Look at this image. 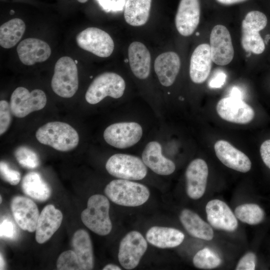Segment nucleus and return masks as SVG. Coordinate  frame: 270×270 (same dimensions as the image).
<instances>
[{
    "mask_svg": "<svg viewBox=\"0 0 270 270\" xmlns=\"http://www.w3.org/2000/svg\"><path fill=\"white\" fill-rule=\"evenodd\" d=\"M36 136L40 143L61 152L74 149L79 142L76 130L69 124L60 122L44 124L37 130Z\"/></svg>",
    "mask_w": 270,
    "mask_h": 270,
    "instance_id": "1",
    "label": "nucleus"
},
{
    "mask_svg": "<svg viewBox=\"0 0 270 270\" xmlns=\"http://www.w3.org/2000/svg\"><path fill=\"white\" fill-rule=\"evenodd\" d=\"M104 193L116 204L132 207L143 204L150 194L146 186L124 179L111 181L106 186Z\"/></svg>",
    "mask_w": 270,
    "mask_h": 270,
    "instance_id": "2",
    "label": "nucleus"
},
{
    "mask_svg": "<svg viewBox=\"0 0 270 270\" xmlns=\"http://www.w3.org/2000/svg\"><path fill=\"white\" fill-rule=\"evenodd\" d=\"M109 210L110 202L105 196L93 195L88 200L87 208L82 212V221L97 234L108 235L112 229Z\"/></svg>",
    "mask_w": 270,
    "mask_h": 270,
    "instance_id": "3",
    "label": "nucleus"
},
{
    "mask_svg": "<svg viewBox=\"0 0 270 270\" xmlns=\"http://www.w3.org/2000/svg\"><path fill=\"white\" fill-rule=\"evenodd\" d=\"M52 90L58 96L70 98L78 88V71L74 60L69 56H62L56 62L51 81Z\"/></svg>",
    "mask_w": 270,
    "mask_h": 270,
    "instance_id": "4",
    "label": "nucleus"
},
{
    "mask_svg": "<svg viewBox=\"0 0 270 270\" xmlns=\"http://www.w3.org/2000/svg\"><path fill=\"white\" fill-rule=\"evenodd\" d=\"M125 88V81L120 76L113 72H106L93 80L87 90L85 98L88 103L94 104L108 96L120 98Z\"/></svg>",
    "mask_w": 270,
    "mask_h": 270,
    "instance_id": "5",
    "label": "nucleus"
},
{
    "mask_svg": "<svg viewBox=\"0 0 270 270\" xmlns=\"http://www.w3.org/2000/svg\"><path fill=\"white\" fill-rule=\"evenodd\" d=\"M106 168L112 176L127 180H140L147 174V168L142 160L127 154L112 155L107 160Z\"/></svg>",
    "mask_w": 270,
    "mask_h": 270,
    "instance_id": "6",
    "label": "nucleus"
},
{
    "mask_svg": "<svg viewBox=\"0 0 270 270\" xmlns=\"http://www.w3.org/2000/svg\"><path fill=\"white\" fill-rule=\"evenodd\" d=\"M45 93L36 89L30 92L24 87H18L12 92L10 100L12 114L22 118L30 113L42 109L46 104Z\"/></svg>",
    "mask_w": 270,
    "mask_h": 270,
    "instance_id": "7",
    "label": "nucleus"
},
{
    "mask_svg": "<svg viewBox=\"0 0 270 270\" xmlns=\"http://www.w3.org/2000/svg\"><path fill=\"white\" fill-rule=\"evenodd\" d=\"M76 43L81 48L101 58H107L112 53L114 44L110 34L95 27H90L78 34Z\"/></svg>",
    "mask_w": 270,
    "mask_h": 270,
    "instance_id": "8",
    "label": "nucleus"
},
{
    "mask_svg": "<svg viewBox=\"0 0 270 270\" xmlns=\"http://www.w3.org/2000/svg\"><path fill=\"white\" fill-rule=\"evenodd\" d=\"M142 136V129L136 122H122L110 124L104 132V138L110 145L126 148L136 144Z\"/></svg>",
    "mask_w": 270,
    "mask_h": 270,
    "instance_id": "9",
    "label": "nucleus"
},
{
    "mask_svg": "<svg viewBox=\"0 0 270 270\" xmlns=\"http://www.w3.org/2000/svg\"><path fill=\"white\" fill-rule=\"evenodd\" d=\"M146 240L138 232L133 230L128 233L121 240L118 252V259L121 266L126 270L134 268L146 252Z\"/></svg>",
    "mask_w": 270,
    "mask_h": 270,
    "instance_id": "10",
    "label": "nucleus"
},
{
    "mask_svg": "<svg viewBox=\"0 0 270 270\" xmlns=\"http://www.w3.org/2000/svg\"><path fill=\"white\" fill-rule=\"evenodd\" d=\"M210 41L212 62L222 66L230 64L234 56V49L228 29L223 25L215 26L211 31Z\"/></svg>",
    "mask_w": 270,
    "mask_h": 270,
    "instance_id": "11",
    "label": "nucleus"
},
{
    "mask_svg": "<svg viewBox=\"0 0 270 270\" xmlns=\"http://www.w3.org/2000/svg\"><path fill=\"white\" fill-rule=\"evenodd\" d=\"M216 110L224 120L238 124H248L254 116V112L250 106L242 100L230 96L220 100Z\"/></svg>",
    "mask_w": 270,
    "mask_h": 270,
    "instance_id": "12",
    "label": "nucleus"
},
{
    "mask_svg": "<svg viewBox=\"0 0 270 270\" xmlns=\"http://www.w3.org/2000/svg\"><path fill=\"white\" fill-rule=\"evenodd\" d=\"M10 207L19 227L28 232H35L40 216L36 204L28 198L16 196L12 198Z\"/></svg>",
    "mask_w": 270,
    "mask_h": 270,
    "instance_id": "13",
    "label": "nucleus"
},
{
    "mask_svg": "<svg viewBox=\"0 0 270 270\" xmlns=\"http://www.w3.org/2000/svg\"><path fill=\"white\" fill-rule=\"evenodd\" d=\"M200 14L199 0H180L175 17L179 34L184 36L192 35L199 24Z\"/></svg>",
    "mask_w": 270,
    "mask_h": 270,
    "instance_id": "14",
    "label": "nucleus"
},
{
    "mask_svg": "<svg viewBox=\"0 0 270 270\" xmlns=\"http://www.w3.org/2000/svg\"><path fill=\"white\" fill-rule=\"evenodd\" d=\"M208 174V166L204 160L196 158L190 163L186 171V192L190 198L198 200L204 195Z\"/></svg>",
    "mask_w": 270,
    "mask_h": 270,
    "instance_id": "15",
    "label": "nucleus"
},
{
    "mask_svg": "<svg viewBox=\"0 0 270 270\" xmlns=\"http://www.w3.org/2000/svg\"><path fill=\"white\" fill-rule=\"evenodd\" d=\"M207 220L214 228L228 232L235 230L238 222L235 214L223 201L214 199L206 205Z\"/></svg>",
    "mask_w": 270,
    "mask_h": 270,
    "instance_id": "16",
    "label": "nucleus"
},
{
    "mask_svg": "<svg viewBox=\"0 0 270 270\" xmlns=\"http://www.w3.org/2000/svg\"><path fill=\"white\" fill-rule=\"evenodd\" d=\"M214 148L216 156L226 166L244 173L250 170L252 163L248 156L228 142L218 140Z\"/></svg>",
    "mask_w": 270,
    "mask_h": 270,
    "instance_id": "17",
    "label": "nucleus"
},
{
    "mask_svg": "<svg viewBox=\"0 0 270 270\" xmlns=\"http://www.w3.org/2000/svg\"><path fill=\"white\" fill-rule=\"evenodd\" d=\"M62 218V212L54 205L44 206L40 214L35 230L36 242L42 244L50 240L60 226Z\"/></svg>",
    "mask_w": 270,
    "mask_h": 270,
    "instance_id": "18",
    "label": "nucleus"
},
{
    "mask_svg": "<svg viewBox=\"0 0 270 270\" xmlns=\"http://www.w3.org/2000/svg\"><path fill=\"white\" fill-rule=\"evenodd\" d=\"M16 51L21 62L26 66L44 62L51 54L49 45L36 38H28L22 40L18 44Z\"/></svg>",
    "mask_w": 270,
    "mask_h": 270,
    "instance_id": "19",
    "label": "nucleus"
},
{
    "mask_svg": "<svg viewBox=\"0 0 270 270\" xmlns=\"http://www.w3.org/2000/svg\"><path fill=\"white\" fill-rule=\"evenodd\" d=\"M212 62L208 44H202L195 48L190 65V76L194 83L202 84L206 81L210 74Z\"/></svg>",
    "mask_w": 270,
    "mask_h": 270,
    "instance_id": "20",
    "label": "nucleus"
},
{
    "mask_svg": "<svg viewBox=\"0 0 270 270\" xmlns=\"http://www.w3.org/2000/svg\"><path fill=\"white\" fill-rule=\"evenodd\" d=\"M180 68V60L174 52H166L158 55L154 63V69L160 83L170 86L174 82Z\"/></svg>",
    "mask_w": 270,
    "mask_h": 270,
    "instance_id": "21",
    "label": "nucleus"
},
{
    "mask_svg": "<svg viewBox=\"0 0 270 270\" xmlns=\"http://www.w3.org/2000/svg\"><path fill=\"white\" fill-rule=\"evenodd\" d=\"M142 160L146 166L160 175H170L176 169L174 162L162 154L161 145L156 141L146 145L142 153Z\"/></svg>",
    "mask_w": 270,
    "mask_h": 270,
    "instance_id": "22",
    "label": "nucleus"
},
{
    "mask_svg": "<svg viewBox=\"0 0 270 270\" xmlns=\"http://www.w3.org/2000/svg\"><path fill=\"white\" fill-rule=\"evenodd\" d=\"M128 59L134 74L140 80L150 75L151 56L146 46L140 42H133L128 48Z\"/></svg>",
    "mask_w": 270,
    "mask_h": 270,
    "instance_id": "23",
    "label": "nucleus"
},
{
    "mask_svg": "<svg viewBox=\"0 0 270 270\" xmlns=\"http://www.w3.org/2000/svg\"><path fill=\"white\" fill-rule=\"evenodd\" d=\"M146 236L150 244L160 248L176 247L184 238V234L176 228L158 226L150 228Z\"/></svg>",
    "mask_w": 270,
    "mask_h": 270,
    "instance_id": "24",
    "label": "nucleus"
},
{
    "mask_svg": "<svg viewBox=\"0 0 270 270\" xmlns=\"http://www.w3.org/2000/svg\"><path fill=\"white\" fill-rule=\"evenodd\" d=\"M72 250L75 252L82 270L94 268V258L92 241L88 233L85 230H76L72 238Z\"/></svg>",
    "mask_w": 270,
    "mask_h": 270,
    "instance_id": "25",
    "label": "nucleus"
},
{
    "mask_svg": "<svg viewBox=\"0 0 270 270\" xmlns=\"http://www.w3.org/2000/svg\"><path fill=\"white\" fill-rule=\"evenodd\" d=\"M180 220L184 228L192 236L206 240L213 238L214 231L211 226L193 211L183 210L180 214Z\"/></svg>",
    "mask_w": 270,
    "mask_h": 270,
    "instance_id": "26",
    "label": "nucleus"
},
{
    "mask_svg": "<svg viewBox=\"0 0 270 270\" xmlns=\"http://www.w3.org/2000/svg\"><path fill=\"white\" fill-rule=\"evenodd\" d=\"M152 0H127L124 10L126 22L133 26L145 24L150 17Z\"/></svg>",
    "mask_w": 270,
    "mask_h": 270,
    "instance_id": "27",
    "label": "nucleus"
},
{
    "mask_svg": "<svg viewBox=\"0 0 270 270\" xmlns=\"http://www.w3.org/2000/svg\"><path fill=\"white\" fill-rule=\"evenodd\" d=\"M22 188L26 194L40 202L46 201L51 194L48 184L38 173L34 172L28 173L23 178Z\"/></svg>",
    "mask_w": 270,
    "mask_h": 270,
    "instance_id": "28",
    "label": "nucleus"
},
{
    "mask_svg": "<svg viewBox=\"0 0 270 270\" xmlns=\"http://www.w3.org/2000/svg\"><path fill=\"white\" fill-rule=\"evenodd\" d=\"M26 30L24 22L18 18L10 20L0 27V45L4 48L14 46L22 38Z\"/></svg>",
    "mask_w": 270,
    "mask_h": 270,
    "instance_id": "29",
    "label": "nucleus"
},
{
    "mask_svg": "<svg viewBox=\"0 0 270 270\" xmlns=\"http://www.w3.org/2000/svg\"><path fill=\"white\" fill-rule=\"evenodd\" d=\"M234 214L238 220L250 225L260 223L264 218V210L255 204H245L238 206Z\"/></svg>",
    "mask_w": 270,
    "mask_h": 270,
    "instance_id": "30",
    "label": "nucleus"
},
{
    "mask_svg": "<svg viewBox=\"0 0 270 270\" xmlns=\"http://www.w3.org/2000/svg\"><path fill=\"white\" fill-rule=\"evenodd\" d=\"M241 44L245 51L259 54L265 49L264 42L259 32L242 27Z\"/></svg>",
    "mask_w": 270,
    "mask_h": 270,
    "instance_id": "31",
    "label": "nucleus"
},
{
    "mask_svg": "<svg viewBox=\"0 0 270 270\" xmlns=\"http://www.w3.org/2000/svg\"><path fill=\"white\" fill-rule=\"evenodd\" d=\"M192 262L196 268L210 270L218 266L222 260L214 252L205 248L197 252L193 258Z\"/></svg>",
    "mask_w": 270,
    "mask_h": 270,
    "instance_id": "32",
    "label": "nucleus"
},
{
    "mask_svg": "<svg viewBox=\"0 0 270 270\" xmlns=\"http://www.w3.org/2000/svg\"><path fill=\"white\" fill-rule=\"evenodd\" d=\"M14 154L18 162L24 168H35L40 164L38 154L27 146H22L18 148Z\"/></svg>",
    "mask_w": 270,
    "mask_h": 270,
    "instance_id": "33",
    "label": "nucleus"
},
{
    "mask_svg": "<svg viewBox=\"0 0 270 270\" xmlns=\"http://www.w3.org/2000/svg\"><path fill=\"white\" fill-rule=\"evenodd\" d=\"M267 22V18L264 13L252 10L246 15L242 21V27L260 32L265 28Z\"/></svg>",
    "mask_w": 270,
    "mask_h": 270,
    "instance_id": "34",
    "label": "nucleus"
},
{
    "mask_svg": "<svg viewBox=\"0 0 270 270\" xmlns=\"http://www.w3.org/2000/svg\"><path fill=\"white\" fill-rule=\"evenodd\" d=\"M56 268L60 270H80L76 255L72 250L64 251L59 256Z\"/></svg>",
    "mask_w": 270,
    "mask_h": 270,
    "instance_id": "35",
    "label": "nucleus"
},
{
    "mask_svg": "<svg viewBox=\"0 0 270 270\" xmlns=\"http://www.w3.org/2000/svg\"><path fill=\"white\" fill-rule=\"evenodd\" d=\"M12 111L10 104L5 100L0 101V134L8 128L12 120Z\"/></svg>",
    "mask_w": 270,
    "mask_h": 270,
    "instance_id": "36",
    "label": "nucleus"
},
{
    "mask_svg": "<svg viewBox=\"0 0 270 270\" xmlns=\"http://www.w3.org/2000/svg\"><path fill=\"white\" fill-rule=\"evenodd\" d=\"M0 173L2 180L12 185H16L21 179L20 173L10 168L4 161H1L0 163Z\"/></svg>",
    "mask_w": 270,
    "mask_h": 270,
    "instance_id": "37",
    "label": "nucleus"
},
{
    "mask_svg": "<svg viewBox=\"0 0 270 270\" xmlns=\"http://www.w3.org/2000/svg\"><path fill=\"white\" fill-rule=\"evenodd\" d=\"M256 262V254L248 252L243 256L238 261L236 268V270H254Z\"/></svg>",
    "mask_w": 270,
    "mask_h": 270,
    "instance_id": "38",
    "label": "nucleus"
},
{
    "mask_svg": "<svg viewBox=\"0 0 270 270\" xmlns=\"http://www.w3.org/2000/svg\"><path fill=\"white\" fill-rule=\"evenodd\" d=\"M14 224L8 219L4 220L0 224V236L1 238H12L15 236Z\"/></svg>",
    "mask_w": 270,
    "mask_h": 270,
    "instance_id": "39",
    "label": "nucleus"
},
{
    "mask_svg": "<svg viewBox=\"0 0 270 270\" xmlns=\"http://www.w3.org/2000/svg\"><path fill=\"white\" fill-rule=\"evenodd\" d=\"M260 153L262 161L270 168V140H265L261 144Z\"/></svg>",
    "mask_w": 270,
    "mask_h": 270,
    "instance_id": "40",
    "label": "nucleus"
},
{
    "mask_svg": "<svg viewBox=\"0 0 270 270\" xmlns=\"http://www.w3.org/2000/svg\"><path fill=\"white\" fill-rule=\"evenodd\" d=\"M226 76L222 72H219L210 80L208 86L210 88H221L226 82Z\"/></svg>",
    "mask_w": 270,
    "mask_h": 270,
    "instance_id": "41",
    "label": "nucleus"
},
{
    "mask_svg": "<svg viewBox=\"0 0 270 270\" xmlns=\"http://www.w3.org/2000/svg\"><path fill=\"white\" fill-rule=\"evenodd\" d=\"M230 96L242 100V93L240 88L236 86H234L232 88Z\"/></svg>",
    "mask_w": 270,
    "mask_h": 270,
    "instance_id": "42",
    "label": "nucleus"
},
{
    "mask_svg": "<svg viewBox=\"0 0 270 270\" xmlns=\"http://www.w3.org/2000/svg\"><path fill=\"white\" fill-rule=\"evenodd\" d=\"M218 3L224 5H231L244 2L246 0H216Z\"/></svg>",
    "mask_w": 270,
    "mask_h": 270,
    "instance_id": "43",
    "label": "nucleus"
},
{
    "mask_svg": "<svg viewBox=\"0 0 270 270\" xmlns=\"http://www.w3.org/2000/svg\"><path fill=\"white\" fill-rule=\"evenodd\" d=\"M103 270H122L118 266L114 264H108L104 266Z\"/></svg>",
    "mask_w": 270,
    "mask_h": 270,
    "instance_id": "44",
    "label": "nucleus"
},
{
    "mask_svg": "<svg viewBox=\"0 0 270 270\" xmlns=\"http://www.w3.org/2000/svg\"><path fill=\"white\" fill-rule=\"evenodd\" d=\"M0 269L4 270L5 266V262L1 254H0Z\"/></svg>",
    "mask_w": 270,
    "mask_h": 270,
    "instance_id": "45",
    "label": "nucleus"
},
{
    "mask_svg": "<svg viewBox=\"0 0 270 270\" xmlns=\"http://www.w3.org/2000/svg\"><path fill=\"white\" fill-rule=\"evenodd\" d=\"M78 2L80 3H85L88 0H77Z\"/></svg>",
    "mask_w": 270,
    "mask_h": 270,
    "instance_id": "46",
    "label": "nucleus"
},
{
    "mask_svg": "<svg viewBox=\"0 0 270 270\" xmlns=\"http://www.w3.org/2000/svg\"><path fill=\"white\" fill-rule=\"evenodd\" d=\"M14 10H10V14H14Z\"/></svg>",
    "mask_w": 270,
    "mask_h": 270,
    "instance_id": "47",
    "label": "nucleus"
},
{
    "mask_svg": "<svg viewBox=\"0 0 270 270\" xmlns=\"http://www.w3.org/2000/svg\"><path fill=\"white\" fill-rule=\"evenodd\" d=\"M0 203H1V202H2V196H0Z\"/></svg>",
    "mask_w": 270,
    "mask_h": 270,
    "instance_id": "48",
    "label": "nucleus"
},
{
    "mask_svg": "<svg viewBox=\"0 0 270 270\" xmlns=\"http://www.w3.org/2000/svg\"><path fill=\"white\" fill-rule=\"evenodd\" d=\"M74 62H75L76 64H77V60H74Z\"/></svg>",
    "mask_w": 270,
    "mask_h": 270,
    "instance_id": "49",
    "label": "nucleus"
}]
</instances>
